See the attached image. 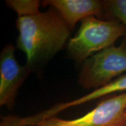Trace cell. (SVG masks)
I'll use <instances>...</instances> for the list:
<instances>
[{
  "mask_svg": "<svg viewBox=\"0 0 126 126\" xmlns=\"http://www.w3.org/2000/svg\"><path fill=\"white\" fill-rule=\"evenodd\" d=\"M123 126H126V123H125V124H124V125Z\"/></svg>",
  "mask_w": 126,
  "mask_h": 126,
  "instance_id": "30bf717a",
  "label": "cell"
},
{
  "mask_svg": "<svg viewBox=\"0 0 126 126\" xmlns=\"http://www.w3.org/2000/svg\"><path fill=\"white\" fill-rule=\"evenodd\" d=\"M16 47L8 44L0 54V105L12 109L19 89L31 71L21 65L15 57Z\"/></svg>",
  "mask_w": 126,
  "mask_h": 126,
  "instance_id": "5b68a950",
  "label": "cell"
},
{
  "mask_svg": "<svg viewBox=\"0 0 126 126\" xmlns=\"http://www.w3.org/2000/svg\"><path fill=\"white\" fill-rule=\"evenodd\" d=\"M104 12L122 23L126 28V0L103 1Z\"/></svg>",
  "mask_w": 126,
  "mask_h": 126,
  "instance_id": "9c48e42d",
  "label": "cell"
},
{
  "mask_svg": "<svg viewBox=\"0 0 126 126\" xmlns=\"http://www.w3.org/2000/svg\"><path fill=\"white\" fill-rule=\"evenodd\" d=\"M42 4L54 8L70 30L79 20L90 16L99 18L104 12L103 2L97 0H45Z\"/></svg>",
  "mask_w": 126,
  "mask_h": 126,
  "instance_id": "8992f818",
  "label": "cell"
},
{
  "mask_svg": "<svg viewBox=\"0 0 126 126\" xmlns=\"http://www.w3.org/2000/svg\"><path fill=\"white\" fill-rule=\"evenodd\" d=\"M8 7L15 11L18 16L36 14L40 11V2L38 0H8Z\"/></svg>",
  "mask_w": 126,
  "mask_h": 126,
  "instance_id": "ba28073f",
  "label": "cell"
},
{
  "mask_svg": "<svg viewBox=\"0 0 126 126\" xmlns=\"http://www.w3.org/2000/svg\"><path fill=\"white\" fill-rule=\"evenodd\" d=\"M126 35V28L117 19L104 20L90 16L81 20L78 32L68 42L67 52L79 63L108 47Z\"/></svg>",
  "mask_w": 126,
  "mask_h": 126,
  "instance_id": "7a4b0ae2",
  "label": "cell"
},
{
  "mask_svg": "<svg viewBox=\"0 0 126 126\" xmlns=\"http://www.w3.org/2000/svg\"><path fill=\"white\" fill-rule=\"evenodd\" d=\"M126 72V39L91 56L82 64L78 83L85 89H97Z\"/></svg>",
  "mask_w": 126,
  "mask_h": 126,
  "instance_id": "3957f363",
  "label": "cell"
},
{
  "mask_svg": "<svg viewBox=\"0 0 126 126\" xmlns=\"http://www.w3.org/2000/svg\"><path fill=\"white\" fill-rule=\"evenodd\" d=\"M123 91H126V74L115 79L106 85L94 89L88 94L79 97L75 100L57 104L51 107L50 111L53 115H56L57 113L65 110L66 109L78 106L83 103L92 101L94 99Z\"/></svg>",
  "mask_w": 126,
  "mask_h": 126,
  "instance_id": "52a82bcc",
  "label": "cell"
},
{
  "mask_svg": "<svg viewBox=\"0 0 126 126\" xmlns=\"http://www.w3.org/2000/svg\"><path fill=\"white\" fill-rule=\"evenodd\" d=\"M126 122V92L104 99L81 117L65 120L53 117L36 126H123Z\"/></svg>",
  "mask_w": 126,
  "mask_h": 126,
  "instance_id": "277c9868",
  "label": "cell"
},
{
  "mask_svg": "<svg viewBox=\"0 0 126 126\" xmlns=\"http://www.w3.org/2000/svg\"><path fill=\"white\" fill-rule=\"evenodd\" d=\"M16 48L26 55L31 71L47 62L67 43L70 31L54 8L33 15L18 16Z\"/></svg>",
  "mask_w": 126,
  "mask_h": 126,
  "instance_id": "6da1fadb",
  "label": "cell"
}]
</instances>
